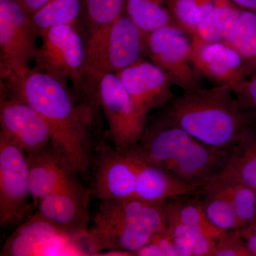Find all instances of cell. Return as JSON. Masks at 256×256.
<instances>
[{
    "mask_svg": "<svg viewBox=\"0 0 256 256\" xmlns=\"http://www.w3.org/2000/svg\"><path fill=\"white\" fill-rule=\"evenodd\" d=\"M3 82L2 95L34 109L50 126L54 148L78 176H87L94 163L97 108L86 100L78 102L66 84L34 68Z\"/></svg>",
    "mask_w": 256,
    "mask_h": 256,
    "instance_id": "obj_1",
    "label": "cell"
},
{
    "mask_svg": "<svg viewBox=\"0 0 256 256\" xmlns=\"http://www.w3.org/2000/svg\"><path fill=\"white\" fill-rule=\"evenodd\" d=\"M160 116L196 140L232 149L256 122L228 85L183 90L162 108Z\"/></svg>",
    "mask_w": 256,
    "mask_h": 256,
    "instance_id": "obj_2",
    "label": "cell"
},
{
    "mask_svg": "<svg viewBox=\"0 0 256 256\" xmlns=\"http://www.w3.org/2000/svg\"><path fill=\"white\" fill-rule=\"evenodd\" d=\"M86 236L87 254L111 252L134 256L156 236L166 233L164 204L136 198L99 200Z\"/></svg>",
    "mask_w": 256,
    "mask_h": 256,
    "instance_id": "obj_3",
    "label": "cell"
},
{
    "mask_svg": "<svg viewBox=\"0 0 256 256\" xmlns=\"http://www.w3.org/2000/svg\"><path fill=\"white\" fill-rule=\"evenodd\" d=\"M35 68L66 84L70 82L82 97L86 76V48L76 24L63 25L40 33Z\"/></svg>",
    "mask_w": 256,
    "mask_h": 256,
    "instance_id": "obj_4",
    "label": "cell"
},
{
    "mask_svg": "<svg viewBox=\"0 0 256 256\" xmlns=\"http://www.w3.org/2000/svg\"><path fill=\"white\" fill-rule=\"evenodd\" d=\"M30 194L26 153L0 132V225H20L35 208Z\"/></svg>",
    "mask_w": 256,
    "mask_h": 256,
    "instance_id": "obj_5",
    "label": "cell"
},
{
    "mask_svg": "<svg viewBox=\"0 0 256 256\" xmlns=\"http://www.w3.org/2000/svg\"><path fill=\"white\" fill-rule=\"evenodd\" d=\"M96 104L105 116L114 149L128 150L140 142L146 116L138 110L117 74H106L99 80Z\"/></svg>",
    "mask_w": 256,
    "mask_h": 256,
    "instance_id": "obj_6",
    "label": "cell"
},
{
    "mask_svg": "<svg viewBox=\"0 0 256 256\" xmlns=\"http://www.w3.org/2000/svg\"><path fill=\"white\" fill-rule=\"evenodd\" d=\"M144 50L151 62L183 90L202 86V76L192 60V40L174 23L144 34Z\"/></svg>",
    "mask_w": 256,
    "mask_h": 256,
    "instance_id": "obj_7",
    "label": "cell"
},
{
    "mask_svg": "<svg viewBox=\"0 0 256 256\" xmlns=\"http://www.w3.org/2000/svg\"><path fill=\"white\" fill-rule=\"evenodd\" d=\"M38 36L26 14L14 0H0V52L3 80L20 76L36 58Z\"/></svg>",
    "mask_w": 256,
    "mask_h": 256,
    "instance_id": "obj_8",
    "label": "cell"
},
{
    "mask_svg": "<svg viewBox=\"0 0 256 256\" xmlns=\"http://www.w3.org/2000/svg\"><path fill=\"white\" fill-rule=\"evenodd\" d=\"M142 160L136 146L124 151L102 148L96 158L92 196L98 200L134 198Z\"/></svg>",
    "mask_w": 256,
    "mask_h": 256,
    "instance_id": "obj_9",
    "label": "cell"
},
{
    "mask_svg": "<svg viewBox=\"0 0 256 256\" xmlns=\"http://www.w3.org/2000/svg\"><path fill=\"white\" fill-rule=\"evenodd\" d=\"M92 192L85 188L50 195L37 204L36 214L58 233L74 240L86 236L90 224Z\"/></svg>",
    "mask_w": 256,
    "mask_h": 256,
    "instance_id": "obj_10",
    "label": "cell"
},
{
    "mask_svg": "<svg viewBox=\"0 0 256 256\" xmlns=\"http://www.w3.org/2000/svg\"><path fill=\"white\" fill-rule=\"evenodd\" d=\"M0 132L8 136L26 154L41 150L52 142L50 126L34 109L20 99L2 94Z\"/></svg>",
    "mask_w": 256,
    "mask_h": 256,
    "instance_id": "obj_11",
    "label": "cell"
},
{
    "mask_svg": "<svg viewBox=\"0 0 256 256\" xmlns=\"http://www.w3.org/2000/svg\"><path fill=\"white\" fill-rule=\"evenodd\" d=\"M124 6L126 0H84L79 20L85 33L86 72L88 75L97 76L104 72L109 32L116 20L124 13Z\"/></svg>",
    "mask_w": 256,
    "mask_h": 256,
    "instance_id": "obj_12",
    "label": "cell"
},
{
    "mask_svg": "<svg viewBox=\"0 0 256 256\" xmlns=\"http://www.w3.org/2000/svg\"><path fill=\"white\" fill-rule=\"evenodd\" d=\"M28 156V182L35 206L54 194L84 188L76 173L57 152L52 144Z\"/></svg>",
    "mask_w": 256,
    "mask_h": 256,
    "instance_id": "obj_13",
    "label": "cell"
},
{
    "mask_svg": "<svg viewBox=\"0 0 256 256\" xmlns=\"http://www.w3.org/2000/svg\"><path fill=\"white\" fill-rule=\"evenodd\" d=\"M116 74L138 110L144 116L164 107L175 97L169 76L153 62L142 60Z\"/></svg>",
    "mask_w": 256,
    "mask_h": 256,
    "instance_id": "obj_14",
    "label": "cell"
},
{
    "mask_svg": "<svg viewBox=\"0 0 256 256\" xmlns=\"http://www.w3.org/2000/svg\"><path fill=\"white\" fill-rule=\"evenodd\" d=\"M192 60L202 77L216 85H228L232 88L250 76L242 57L225 42H206L191 38Z\"/></svg>",
    "mask_w": 256,
    "mask_h": 256,
    "instance_id": "obj_15",
    "label": "cell"
},
{
    "mask_svg": "<svg viewBox=\"0 0 256 256\" xmlns=\"http://www.w3.org/2000/svg\"><path fill=\"white\" fill-rule=\"evenodd\" d=\"M214 18L225 42L242 57L250 76L256 74V15L229 0L216 5Z\"/></svg>",
    "mask_w": 256,
    "mask_h": 256,
    "instance_id": "obj_16",
    "label": "cell"
},
{
    "mask_svg": "<svg viewBox=\"0 0 256 256\" xmlns=\"http://www.w3.org/2000/svg\"><path fill=\"white\" fill-rule=\"evenodd\" d=\"M194 140L159 114L152 122H146L144 134L136 148L148 162L168 171Z\"/></svg>",
    "mask_w": 256,
    "mask_h": 256,
    "instance_id": "obj_17",
    "label": "cell"
},
{
    "mask_svg": "<svg viewBox=\"0 0 256 256\" xmlns=\"http://www.w3.org/2000/svg\"><path fill=\"white\" fill-rule=\"evenodd\" d=\"M74 242L34 214L6 240L1 256L58 255Z\"/></svg>",
    "mask_w": 256,
    "mask_h": 256,
    "instance_id": "obj_18",
    "label": "cell"
},
{
    "mask_svg": "<svg viewBox=\"0 0 256 256\" xmlns=\"http://www.w3.org/2000/svg\"><path fill=\"white\" fill-rule=\"evenodd\" d=\"M232 150L207 146L194 140L168 171L185 182L202 188L222 173Z\"/></svg>",
    "mask_w": 256,
    "mask_h": 256,
    "instance_id": "obj_19",
    "label": "cell"
},
{
    "mask_svg": "<svg viewBox=\"0 0 256 256\" xmlns=\"http://www.w3.org/2000/svg\"><path fill=\"white\" fill-rule=\"evenodd\" d=\"M144 34L124 13L111 26L106 47L105 73L118 74L142 60Z\"/></svg>",
    "mask_w": 256,
    "mask_h": 256,
    "instance_id": "obj_20",
    "label": "cell"
},
{
    "mask_svg": "<svg viewBox=\"0 0 256 256\" xmlns=\"http://www.w3.org/2000/svg\"><path fill=\"white\" fill-rule=\"evenodd\" d=\"M201 188L185 182L166 170L150 164L142 156L134 198L148 203L162 204L192 194Z\"/></svg>",
    "mask_w": 256,
    "mask_h": 256,
    "instance_id": "obj_21",
    "label": "cell"
},
{
    "mask_svg": "<svg viewBox=\"0 0 256 256\" xmlns=\"http://www.w3.org/2000/svg\"><path fill=\"white\" fill-rule=\"evenodd\" d=\"M216 178L236 180L256 188V122L232 148L225 168Z\"/></svg>",
    "mask_w": 256,
    "mask_h": 256,
    "instance_id": "obj_22",
    "label": "cell"
},
{
    "mask_svg": "<svg viewBox=\"0 0 256 256\" xmlns=\"http://www.w3.org/2000/svg\"><path fill=\"white\" fill-rule=\"evenodd\" d=\"M186 196L165 202L164 210L166 222H178L188 226L216 240L223 233V230L217 228L208 220L198 194L194 198H185Z\"/></svg>",
    "mask_w": 256,
    "mask_h": 256,
    "instance_id": "obj_23",
    "label": "cell"
},
{
    "mask_svg": "<svg viewBox=\"0 0 256 256\" xmlns=\"http://www.w3.org/2000/svg\"><path fill=\"white\" fill-rule=\"evenodd\" d=\"M203 186L228 198L238 216L240 228L256 220V188L225 178H214Z\"/></svg>",
    "mask_w": 256,
    "mask_h": 256,
    "instance_id": "obj_24",
    "label": "cell"
},
{
    "mask_svg": "<svg viewBox=\"0 0 256 256\" xmlns=\"http://www.w3.org/2000/svg\"><path fill=\"white\" fill-rule=\"evenodd\" d=\"M84 0H50L43 8L30 16L38 36L44 30L76 24L82 15Z\"/></svg>",
    "mask_w": 256,
    "mask_h": 256,
    "instance_id": "obj_25",
    "label": "cell"
},
{
    "mask_svg": "<svg viewBox=\"0 0 256 256\" xmlns=\"http://www.w3.org/2000/svg\"><path fill=\"white\" fill-rule=\"evenodd\" d=\"M124 13L144 34L173 23L166 0H126Z\"/></svg>",
    "mask_w": 256,
    "mask_h": 256,
    "instance_id": "obj_26",
    "label": "cell"
},
{
    "mask_svg": "<svg viewBox=\"0 0 256 256\" xmlns=\"http://www.w3.org/2000/svg\"><path fill=\"white\" fill-rule=\"evenodd\" d=\"M173 23L190 37L214 9L216 0H166Z\"/></svg>",
    "mask_w": 256,
    "mask_h": 256,
    "instance_id": "obj_27",
    "label": "cell"
},
{
    "mask_svg": "<svg viewBox=\"0 0 256 256\" xmlns=\"http://www.w3.org/2000/svg\"><path fill=\"white\" fill-rule=\"evenodd\" d=\"M197 194L207 218L217 228L223 232L240 228L238 216L228 198L204 186Z\"/></svg>",
    "mask_w": 256,
    "mask_h": 256,
    "instance_id": "obj_28",
    "label": "cell"
},
{
    "mask_svg": "<svg viewBox=\"0 0 256 256\" xmlns=\"http://www.w3.org/2000/svg\"><path fill=\"white\" fill-rule=\"evenodd\" d=\"M166 234L186 256H212L216 239L188 226L166 222Z\"/></svg>",
    "mask_w": 256,
    "mask_h": 256,
    "instance_id": "obj_29",
    "label": "cell"
},
{
    "mask_svg": "<svg viewBox=\"0 0 256 256\" xmlns=\"http://www.w3.org/2000/svg\"><path fill=\"white\" fill-rule=\"evenodd\" d=\"M212 256H252L240 234V228L226 230L216 240Z\"/></svg>",
    "mask_w": 256,
    "mask_h": 256,
    "instance_id": "obj_30",
    "label": "cell"
},
{
    "mask_svg": "<svg viewBox=\"0 0 256 256\" xmlns=\"http://www.w3.org/2000/svg\"><path fill=\"white\" fill-rule=\"evenodd\" d=\"M134 256H186L170 238L168 234L156 236L152 242L134 252Z\"/></svg>",
    "mask_w": 256,
    "mask_h": 256,
    "instance_id": "obj_31",
    "label": "cell"
},
{
    "mask_svg": "<svg viewBox=\"0 0 256 256\" xmlns=\"http://www.w3.org/2000/svg\"><path fill=\"white\" fill-rule=\"evenodd\" d=\"M233 90L242 105L256 118V74L244 79Z\"/></svg>",
    "mask_w": 256,
    "mask_h": 256,
    "instance_id": "obj_32",
    "label": "cell"
},
{
    "mask_svg": "<svg viewBox=\"0 0 256 256\" xmlns=\"http://www.w3.org/2000/svg\"><path fill=\"white\" fill-rule=\"evenodd\" d=\"M240 232L250 256H256V220L240 228Z\"/></svg>",
    "mask_w": 256,
    "mask_h": 256,
    "instance_id": "obj_33",
    "label": "cell"
},
{
    "mask_svg": "<svg viewBox=\"0 0 256 256\" xmlns=\"http://www.w3.org/2000/svg\"><path fill=\"white\" fill-rule=\"evenodd\" d=\"M28 16L34 14L50 0H14Z\"/></svg>",
    "mask_w": 256,
    "mask_h": 256,
    "instance_id": "obj_34",
    "label": "cell"
},
{
    "mask_svg": "<svg viewBox=\"0 0 256 256\" xmlns=\"http://www.w3.org/2000/svg\"><path fill=\"white\" fill-rule=\"evenodd\" d=\"M236 6L240 9L256 15V0H230Z\"/></svg>",
    "mask_w": 256,
    "mask_h": 256,
    "instance_id": "obj_35",
    "label": "cell"
}]
</instances>
